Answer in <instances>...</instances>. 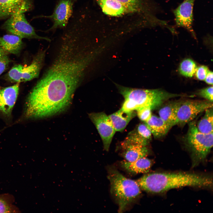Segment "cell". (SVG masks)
I'll return each instance as SVG.
<instances>
[{"label":"cell","mask_w":213,"mask_h":213,"mask_svg":"<svg viewBox=\"0 0 213 213\" xmlns=\"http://www.w3.org/2000/svg\"><path fill=\"white\" fill-rule=\"evenodd\" d=\"M64 29L55 59L33 89L51 99L71 102L98 50L89 48L87 32L83 27L69 25Z\"/></svg>","instance_id":"obj_1"},{"label":"cell","mask_w":213,"mask_h":213,"mask_svg":"<svg viewBox=\"0 0 213 213\" xmlns=\"http://www.w3.org/2000/svg\"><path fill=\"white\" fill-rule=\"evenodd\" d=\"M141 189L160 193L170 189L186 186L211 189L212 176L190 172H156L146 173L135 180Z\"/></svg>","instance_id":"obj_2"},{"label":"cell","mask_w":213,"mask_h":213,"mask_svg":"<svg viewBox=\"0 0 213 213\" xmlns=\"http://www.w3.org/2000/svg\"><path fill=\"white\" fill-rule=\"evenodd\" d=\"M116 85L119 92L124 99L121 108L127 111H136L143 107L152 110L160 107L170 99L186 96L161 89L132 88Z\"/></svg>","instance_id":"obj_3"},{"label":"cell","mask_w":213,"mask_h":213,"mask_svg":"<svg viewBox=\"0 0 213 213\" xmlns=\"http://www.w3.org/2000/svg\"><path fill=\"white\" fill-rule=\"evenodd\" d=\"M107 178L110 192L118 206V212H122L141 194V189L135 180L126 178L113 166L107 168Z\"/></svg>","instance_id":"obj_4"},{"label":"cell","mask_w":213,"mask_h":213,"mask_svg":"<svg viewBox=\"0 0 213 213\" xmlns=\"http://www.w3.org/2000/svg\"><path fill=\"white\" fill-rule=\"evenodd\" d=\"M185 138V144L191 153L192 167L197 166L206 159L213 146V133L206 134L198 130L196 123H188Z\"/></svg>","instance_id":"obj_5"},{"label":"cell","mask_w":213,"mask_h":213,"mask_svg":"<svg viewBox=\"0 0 213 213\" xmlns=\"http://www.w3.org/2000/svg\"><path fill=\"white\" fill-rule=\"evenodd\" d=\"M46 51L42 50L38 52L28 66L14 65L6 74V78L11 82L20 83L38 78L44 64Z\"/></svg>","instance_id":"obj_6"},{"label":"cell","mask_w":213,"mask_h":213,"mask_svg":"<svg viewBox=\"0 0 213 213\" xmlns=\"http://www.w3.org/2000/svg\"><path fill=\"white\" fill-rule=\"evenodd\" d=\"M1 26V28L10 34L22 38L44 40L50 41L47 37L37 35L31 25L28 22L24 13H18L10 16Z\"/></svg>","instance_id":"obj_7"},{"label":"cell","mask_w":213,"mask_h":213,"mask_svg":"<svg viewBox=\"0 0 213 213\" xmlns=\"http://www.w3.org/2000/svg\"><path fill=\"white\" fill-rule=\"evenodd\" d=\"M213 107V102L206 100H182L177 112L176 125L182 127L199 114Z\"/></svg>","instance_id":"obj_8"},{"label":"cell","mask_w":213,"mask_h":213,"mask_svg":"<svg viewBox=\"0 0 213 213\" xmlns=\"http://www.w3.org/2000/svg\"><path fill=\"white\" fill-rule=\"evenodd\" d=\"M74 1L59 0L52 14L41 16V17L50 19L53 22L52 27L46 31L64 28L66 26L73 12Z\"/></svg>","instance_id":"obj_9"},{"label":"cell","mask_w":213,"mask_h":213,"mask_svg":"<svg viewBox=\"0 0 213 213\" xmlns=\"http://www.w3.org/2000/svg\"><path fill=\"white\" fill-rule=\"evenodd\" d=\"M89 117L101 138L104 149L108 151L116 131L110 119L104 112L91 113Z\"/></svg>","instance_id":"obj_10"},{"label":"cell","mask_w":213,"mask_h":213,"mask_svg":"<svg viewBox=\"0 0 213 213\" xmlns=\"http://www.w3.org/2000/svg\"><path fill=\"white\" fill-rule=\"evenodd\" d=\"M195 0H184L172 10L176 26L186 29L195 38L196 36L193 26V8Z\"/></svg>","instance_id":"obj_11"},{"label":"cell","mask_w":213,"mask_h":213,"mask_svg":"<svg viewBox=\"0 0 213 213\" xmlns=\"http://www.w3.org/2000/svg\"><path fill=\"white\" fill-rule=\"evenodd\" d=\"M33 7V0H0V20L30 11Z\"/></svg>","instance_id":"obj_12"},{"label":"cell","mask_w":213,"mask_h":213,"mask_svg":"<svg viewBox=\"0 0 213 213\" xmlns=\"http://www.w3.org/2000/svg\"><path fill=\"white\" fill-rule=\"evenodd\" d=\"M19 83L0 89V114L6 116L11 115L17 100Z\"/></svg>","instance_id":"obj_13"},{"label":"cell","mask_w":213,"mask_h":213,"mask_svg":"<svg viewBox=\"0 0 213 213\" xmlns=\"http://www.w3.org/2000/svg\"><path fill=\"white\" fill-rule=\"evenodd\" d=\"M127 8L131 13H143L148 18L152 19L159 11V6L154 3L146 0H116Z\"/></svg>","instance_id":"obj_14"},{"label":"cell","mask_w":213,"mask_h":213,"mask_svg":"<svg viewBox=\"0 0 213 213\" xmlns=\"http://www.w3.org/2000/svg\"><path fill=\"white\" fill-rule=\"evenodd\" d=\"M120 154L125 160L133 162L146 157L149 153L147 146L121 142L119 147Z\"/></svg>","instance_id":"obj_15"},{"label":"cell","mask_w":213,"mask_h":213,"mask_svg":"<svg viewBox=\"0 0 213 213\" xmlns=\"http://www.w3.org/2000/svg\"><path fill=\"white\" fill-rule=\"evenodd\" d=\"M152 135L150 130L143 122L137 125L123 141L128 143L147 146L151 140Z\"/></svg>","instance_id":"obj_16"},{"label":"cell","mask_w":213,"mask_h":213,"mask_svg":"<svg viewBox=\"0 0 213 213\" xmlns=\"http://www.w3.org/2000/svg\"><path fill=\"white\" fill-rule=\"evenodd\" d=\"M105 14L113 17H120L131 13L129 9L116 0H96Z\"/></svg>","instance_id":"obj_17"},{"label":"cell","mask_w":213,"mask_h":213,"mask_svg":"<svg viewBox=\"0 0 213 213\" xmlns=\"http://www.w3.org/2000/svg\"><path fill=\"white\" fill-rule=\"evenodd\" d=\"M153 163L151 159L144 157L133 162L123 160L120 164L121 167L128 172L135 174L148 172Z\"/></svg>","instance_id":"obj_18"},{"label":"cell","mask_w":213,"mask_h":213,"mask_svg":"<svg viewBox=\"0 0 213 213\" xmlns=\"http://www.w3.org/2000/svg\"><path fill=\"white\" fill-rule=\"evenodd\" d=\"M182 100L170 101L162 105L158 112L159 117L170 128L176 125V114L178 108Z\"/></svg>","instance_id":"obj_19"},{"label":"cell","mask_w":213,"mask_h":213,"mask_svg":"<svg viewBox=\"0 0 213 213\" xmlns=\"http://www.w3.org/2000/svg\"><path fill=\"white\" fill-rule=\"evenodd\" d=\"M136 115V111H127L121 108L108 116L116 131L122 132Z\"/></svg>","instance_id":"obj_20"},{"label":"cell","mask_w":213,"mask_h":213,"mask_svg":"<svg viewBox=\"0 0 213 213\" xmlns=\"http://www.w3.org/2000/svg\"><path fill=\"white\" fill-rule=\"evenodd\" d=\"M22 39L11 34L0 36V46L7 53L18 54L23 46Z\"/></svg>","instance_id":"obj_21"},{"label":"cell","mask_w":213,"mask_h":213,"mask_svg":"<svg viewBox=\"0 0 213 213\" xmlns=\"http://www.w3.org/2000/svg\"><path fill=\"white\" fill-rule=\"evenodd\" d=\"M156 138L164 136L171 129L160 117L152 115L150 118L144 122Z\"/></svg>","instance_id":"obj_22"},{"label":"cell","mask_w":213,"mask_h":213,"mask_svg":"<svg viewBox=\"0 0 213 213\" xmlns=\"http://www.w3.org/2000/svg\"><path fill=\"white\" fill-rule=\"evenodd\" d=\"M205 111L204 116L197 124L196 123V126L199 132L208 134L213 133V107L208 108Z\"/></svg>","instance_id":"obj_23"},{"label":"cell","mask_w":213,"mask_h":213,"mask_svg":"<svg viewBox=\"0 0 213 213\" xmlns=\"http://www.w3.org/2000/svg\"><path fill=\"white\" fill-rule=\"evenodd\" d=\"M197 68L196 64L193 60L186 59L180 63L178 70L182 75L187 77H192L195 73Z\"/></svg>","instance_id":"obj_24"},{"label":"cell","mask_w":213,"mask_h":213,"mask_svg":"<svg viewBox=\"0 0 213 213\" xmlns=\"http://www.w3.org/2000/svg\"><path fill=\"white\" fill-rule=\"evenodd\" d=\"M10 62L7 53L0 46V75L7 68Z\"/></svg>","instance_id":"obj_25"},{"label":"cell","mask_w":213,"mask_h":213,"mask_svg":"<svg viewBox=\"0 0 213 213\" xmlns=\"http://www.w3.org/2000/svg\"><path fill=\"white\" fill-rule=\"evenodd\" d=\"M152 110L147 108H141L136 111V115L140 120L145 122L149 120L152 114Z\"/></svg>","instance_id":"obj_26"},{"label":"cell","mask_w":213,"mask_h":213,"mask_svg":"<svg viewBox=\"0 0 213 213\" xmlns=\"http://www.w3.org/2000/svg\"><path fill=\"white\" fill-rule=\"evenodd\" d=\"M196 94L205 100L213 102V86H209L201 89L198 91Z\"/></svg>","instance_id":"obj_27"},{"label":"cell","mask_w":213,"mask_h":213,"mask_svg":"<svg viewBox=\"0 0 213 213\" xmlns=\"http://www.w3.org/2000/svg\"><path fill=\"white\" fill-rule=\"evenodd\" d=\"M209 70L208 67L201 65L197 68L195 74L196 78L199 80H204Z\"/></svg>","instance_id":"obj_28"},{"label":"cell","mask_w":213,"mask_h":213,"mask_svg":"<svg viewBox=\"0 0 213 213\" xmlns=\"http://www.w3.org/2000/svg\"><path fill=\"white\" fill-rule=\"evenodd\" d=\"M12 206L0 196V213L14 212Z\"/></svg>","instance_id":"obj_29"},{"label":"cell","mask_w":213,"mask_h":213,"mask_svg":"<svg viewBox=\"0 0 213 213\" xmlns=\"http://www.w3.org/2000/svg\"><path fill=\"white\" fill-rule=\"evenodd\" d=\"M204 80L208 84L212 85H213V72L209 71Z\"/></svg>","instance_id":"obj_30"}]
</instances>
